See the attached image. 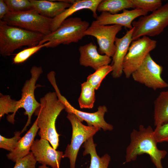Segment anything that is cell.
Returning a JSON list of instances; mask_svg holds the SVG:
<instances>
[{
  "label": "cell",
  "mask_w": 168,
  "mask_h": 168,
  "mask_svg": "<svg viewBox=\"0 0 168 168\" xmlns=\"http://www.w3.org/2000/svg\"><path fill=\"white\" fill-rule=\"evenodd\" d=\"M14 136L11 138H7L0 135V147L10 152L13 151L16 148L17 143L21 138V132L16 131Z\"/></svg>",
  "instance_id": "29"
},
{
  "label": "cell",
  "mask_w": 168,
  "mask_h": 168,
  "mask_svg": "<svg viewBox=\"0 0 168 168\" xmlns=\"http://www.w3.org/2000/svg\"><path fill=\"white\" fill-rule=\"evenodd\" d=\"M133 28L127 30L120 38L116 37L115 40V51L112 57V75L114 78L120 77L123 72V63L129 47L133 41Z\"/></svg>",
  "instance_id": "15"
},
{
  "label": "cell",
  "mask_w": 168,
  "mask_h": 168,
  "mask_svg": "<svg viewBox=\"0 0 168 168\" xmlns=\"http://www.w3.org/2000/svg\"><path fill=\"white\" fill-rule=\"evenodd\" d=\"M89 23L78 17L68 18L64 21L54 31L44 36L39 45L50 42L48 48H54L61 44L77 43L85 36Z\"/></svg>",
  "instance_id": "4"
},
{
  "label": "cell",
  "mask_w": 168,
  "mask_h": 168,
  "mask_svg": "<svg viewBox=\"0 0 168 168\" xmlns=\"http://www.w3.org/2000/svg\"><path fill=\"white\" fill-rule=\"evenodd\" d=\"M50 44L48 42L41 45L30 47L23 49L16 54L13 58V62L15 64H18L24 62L33 54L37 52L42 48L46 47Z\"/></svg>",
  "instance_id": "26"
},
{
  "label": "cell",
  "mask_w": 168,
  "mask_h": 168,
  "mask_svg": "<svg viewBox=\"0 0 168 168\" xmlns=\"http://www.w3.org/2000/svg\"><path fill=\"white\" fill-rule=\"evenodd\" d=\"M58 98L61 101L65 106V110L68 113H71L76 116L82 122L86 121L88 126H93L102 128L104 131H111L113 129V126L107 123L105 120L104 115L107 112V109L105 105L100 106L96 112L87 113L79 110L72 106L66 99L60 93L58 88L55 89Z\"/></svg>",
  "instance_id": "12"
},
{
  "label": "cell",
  "mask_w": 168,
  "mask_h": 168,
  "mask_svg": "<svg viewBox=\"0 0 168 168\" xmlns=\"http://www.w3.org/2000/svg\"><path fill=\"white\" fill-rule=\"evenodd\" d=\"M0 118L1 119L5 114L12 113L11 115L7 117V121L14 124V117L18 110L17 100L12 99L10 96L3 95L0 93Z\"/></svg>",
  "instance_id": "23"
},
{
  "label": "cell",
  "mask_w": 168,
  "mask_h": 168,
  "mask_svg": "<svg viewBox=\"0 0 168 168\" xmlns=\"http://www.w3.org/2000/svg\"><path fill=\"white\" fill-rule=\"evenodd\" d=\"M157 42L143 36L131 42L123 63V72L127 78L142 64L150 52L155 49Z\"/></svg>",
  "instance_id": "8"
},
{
  "label": "cell",
  "mask_w": 168,
  "mask_h": 168,
  "mask_svg": "<svg viewBox=\"0 0 168 168\" xmlns=\"http://www.w3.org/2000/svg\"><path fill=\"white\" fill-rule=\"evenodd\" d=\"M70 122L72 128L71 142L68 144L63 154V158L69 159L70 168H75V162L79 148L90 138L100 130L93 126L83 125L74 114L68 113L67 117Z\"/></svg>",
  "instance_id": "7"
},
{
  "label": "cell",
  "mask_w": 168,
  "mask_h": 168,
  "mask_svg": "<svg viewBox=\"0 0 168 168\" xmlns=\"http://www.w3.org/2000/svg\"><path fill=\"white\" fill-rule=\"evenodd\" d=\"M30 150L36 161L42 165L49 166L52 168H60L63 152L55 150L47 140L40 138L35 140Z\"/></svg>",
  "instance_id": "13"
},
{
  "label": "cell",
  "mask_w": 168,
  "mask_h": 168,
  "mask_svg": "<svg viewBox=\"0 0 168 168\" xmlns=\"http://www.w3.org/2000/svg\"><path fill=\"white\" fill-rule=\"evenodd\" d=\"M154 133L158 143L168 142V122L156 127Z\"/></svg>",
  "instance_id": "31"
},
{
  "label": "cell",
  "mask_w": 168,
  "mask_h": 168,
  "mask_svg": "<svg viewBox=\"0 0 168 168\" xmlns=\"http://www.w3.org/2000/svg\"><path fill=\"white\" fill-rule=\"evenodd\" d=\"M133 41L143 36H153L160 34L168 26V2L148 15L141 16L133 21Z\"/></svg>",
  "instance_id": "5"
},
{
  "label": "cell",
  "mask_w": 168,
  "mask_h": 168,
  "mask_svg": "<svg viewBox=\"0 0 168 168\" xmlns=\"http://www.w3.org/2000/svg\"><path fill=\"white\" fill-rule=\"evenodd\" d=\"M30 72L31 77L26 81L21 90V98L17 101L18 110L24 108L25 110L24 114L28 117L27 122L21 132V133L26 130L30 124L33 114L40 105V103L35 99L34 91L36 87V83L42 73L43 70L41 67L33 66L31 68Z\"/></svg>",
  "instance_id": "11"
},
{
  "label": "cell",
  "mask_w": 168,
  "mask_h": 168,
  "mask_svg": "<svg viewBox=\"0 0 168 168\" xmlns=\"http://www.w3.org/2000/svg\"><path fill=\"white\" fill-rule=\"evenodd\" d=\"M102 0H75L68 8L62 13L52 18L51 24V32L54 31L60 26L62 23L74 13L83 9H88L92 12L95 18L97 16V8Z\"/></svg>",
  "instance_id": "17"
},
{
  "label": "cell",
  "mask_w": 168,
  "mask_h": 168,
  "mask_svg": "<svg viewBox=\"0 0 168 168\" xmlns=\"http://www.w3.org/2000/svg\"><path fill=\"white\" fill-rule=\"evenodd\" d=\"M11 12H18L34 9L30 1L28 0H4Z\"/></svg>",
  "instance_id": "27"
},
{
  "label": "cell",
  "mask_w": 168,
  "mask_h": 168,
  "mask_svg": "<svg viewBox=\"0 0 168 168\" xmlns=\"http://www.w3.org/2000/svg\"><path fill=\"white\" fill-rule=\"evenodd\" d=\"M112 71L111 65L103 66L96 70L93 73L87 77L86 81L89 83L95 90L98 89L106 76Z\"/></svg>",
  "instance_id": "25"
},
{
  "label": "cell",
  "mask_w": 168,
  "mask_h": 168,
  "mask_svg": "<svg viewBox=\"0 0 168 168\" xmlns=\"http://www.w3.org/2000/svg\"><path fill=\"white\" fill-rule=\"evenodd\" d=\"M130 139L126 149L125 162L135 161L138 156L146 154L150 156L156 168H163L161 160L167 152L157 148L154 130L150 126L146 128L140 125L138 130L133 129L130 134Z\"/></svg>",
  "instance_id": "2"
},
{
  "label": "cell",
  "mask_w": 168,
  "mask_h": 168,
  "mask_svg": "<svg viewBox=\"0 0 168 168\" xmlns=\"http://www.w3.org/2000/svg\"><path fill=\"white\" fill-rule=\"evenodd\" d=\"M96 146L94 142L93 137L90 138L83 144L82 147L85 148L83 155L89 154L91 156L90 165L87 168H108L110 161V156L106 154L100 157L96 151Z\"/></svg>",
  "instance_id": "21"
},
{
  "label": "cell",
  "mask_w": 168,
  "mask_h": 168,
  "mask_svg": "<svg viewBox=\"0 0 168 168\" xmlns=\"http://www.w3.org/2000/svg\"><path fill=\"white\" fill-rule=\"evenodd\" d=\"M81 91L78 99L81 108H92L95 100V89L86 81L81 85Z\"/></svg>",
  "instance_id": "24"
},
{
  "label": "cell",
  "mask_w": 168,
  "mask_h": 168,
  "mask_svg": "<svg viewBox=\"0 0 168 168\" xmlns=\"http://www.w3.org/2000/svg\"><path fill=\"white\" fill-rule=\"evenodd\" d=\"M130 8H134L131 0H102L98 6L97 11L114 14Z\"/></svg>",
  "instance_id": "22"
},
{
  "label": "cell",
  "mask_w": 168,
  "mask_h": 168,
  "mask_svg": "<svg viewBox=\"0 0 168 168\" xmlns=\"http://www.w3.org/2000/svg\"><path fill=\"white\" fill-rule=\"evenodd\" d=\"M38 168H50L47 166L44 165H42L39 166Z\"/></svg>",
  "instance_id": "33"
},
{
  "label": "cell",
  "mask_w": 168,
  "mask_h": 168,
  "mask_svg": "<svg viewBox=\"0 0 168 168\" xmlns=\"http://www.w3.org/2000/svg\"><path fill=\"white\" fill-rule=\"evenodd\" d=\"M33 7L40 15L53 18L69 7L75 0H59L58 2L45 0H30Z\"/></svg>",
  "instance_id": "18"
},
{
  "label": "cell",
  "mask_w": 168,
  "mask_h": 168,
  "mask_svg": "<svg viewBox=\"0 0 168 168\" xmlns=\"http://www.w3.org/2000/svg\"><path fill=\"white\" fill-rule=\"evenodd\" d=\"M154 120L156 127L168 122V91L161 92L154 101Z\"/></svg>",
  "instance_id": "20"
},
{
  "label": "cell",
  "mask_w": 168,
  "mask_h": 168,
  "mask_svg": "<svg viewBox=\"0 0 168 168\" xmlns=\"http://www.w3.org/2000/svg\"><path fill=\"white\" fill-rule=\"evenodd\" d=\"M122 26L117 25H100L93 21L85 32V35L95 37L97 40L99 53L113 57L115 51V40Z\"/></svg>",
  "instance_id": "10"
},
{
  "label": "cell",
  "mask_w": 168,
  "mask_h": 168,
  "mask_svg": "<svg viewBox=\"0 0 168 168\" xmlns=\"http://www.w3.org/2000/svg\"><path fill=\"white\" fill-rule=\"evenodd\" d=\"M163 70L162 67L156 63L149 54L131 76L135 81L156 90L168 87V83L161 77Z\"/></svg>",
  "instance_id": "9"
},
{
  "label": "cell",
  "mask_w": 168,
  "mask_h": 168,
  "mask_svg": "<svg viewBox=\"0 0 168 168\" xmlns=\"http://www.w3.org/2000/svg\"><path fill=\"white\" fill-rule=\"evenodd\" d=\"M7 25L46 35L51 33L52 18L40 15L34 9L25 12H10L2 20Z\"/></svg>",
  "instance_id": "6"
},
{
  "label": "cell",
  "mask_w": 168,
  "mask_h": 168,
  "mask_svg": "<svg viewBox=\"0 0 168 168\" xmlns=\"http://www.w3.org/2000/svg\"><path fill=\"white\" fill-rule=\"evenodd\" d=\"M148 12L138 8L129 10L125 9L122 13L111 14L102 12L96 17L95 21L100 25H117L129 29L133 28L132 23L137 17L147 15Z\"/></svg>",
  "instance_id": "14"
},
{
  "label": "cell",
  "mask_w": 168,
  "mask_h": 168,
  "mask_svg": "<svg viewBox=\"0 0 168 168\" xmlns=\"http://www.w3.org/2000/svg\"><path fill=\"white\" fill-rule=\"evenodd\" d=\"M10 11L4 0H0V19L2 20L4 17L7 15Z\"/></svg>",
  "instance_id": "32"
},
{
  "label": "cell",
  "mask_w": 168,
  "mask_h": 168,
  "mask_svg": "<svg viewBox=\"0 0 168 168\" xmlns=\"http://www.w3.org/2000/svg\"><path fill=\"white\" fill-rule=\"evenodd\" d=\"M40 106L36 110L38 133L40 138L48 140L55 150L59 145V137L55 128V122L60 112L65 106L58 97L55 91L49 92L40 100Z\"/></svg>",
  "instance_id": "1"
},
{
  "label": "cell",
  "mask_w": 168,
  "mask_h": 168,
  "mask_svg": "<svg viewBox=\"0 0 168 168\" xmlns=\"http://www.w3.org/2000/svg\"><path fill=\"white\" fill-rule=\"evenodd\" d=\"M45 35L40 33L7 25L0 21V54L3 56L11 55L23 46L38 45Z\"/></svg>",
  "instance_id": "3"
},
{
  "label": "cell",
  "mask_w": 168,
  "mask_h": 168,
  "mask_svg": "<svg viewBox=\"0 0 168 168\" xmlns=\"http://www.w3.org/2000/svg\"><path fill=\"white\" fill-rule=\"evenodd\" d=\"M39 129L36 119L29 130L19 141L15 149L7 155V158L16 163L28 155Z\"/></svg>",
  "instance_id": "19"
},
{
  "label": "cell",
  "mask_w": 168,
  "mask_h": 168,
  "mask_svg": "<svg viewBox=\"0 0 168 168\" xmlns=\"http://www.w3.org/2000/svg\"><path fill=\"white\" fill-rule=\"evenodd\" d=\"M37 161L31 152L23 158L17 161L13 168H35Z\"/></svg>",
  "instance_id": "30"
},
{
  "label": "cell",
  "mask_w": 168,
  "mask_h": 168,
  "mask_svg": "<svg viewBox=\"0 0 168 168\" xmlns=\"http://www.w3.org/2000/svg\"><path fill=\"white\" fill-rule=\"evenodd\" d=\"M79 63L84 67H90L96 70L101 67L109 65L112 59L105 55L100 54L97 46L90 42L80 46Z\"/></svg>",
  "instance_id": "16"
},
{
  "label": "cell",
  "mask_w": 168,
  "mask_h": 168,
  "mask_svg": "<svg viewBox=\"0 0 168 168\" xmlns=\"http://www.w3.org/2000/svg\"><path fill=\"white\" fill-rule=\"evenodd\" d=\"M134 8L142 10L147 12H153L162 6L161 0H131Z\"/></svg>",
  "instance_id": "28"
}]
</instances>
